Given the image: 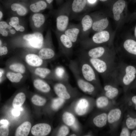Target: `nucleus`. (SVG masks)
I'll use <instances>...</instances> for the list:
<instances>
[{"label": "nucleus", "instance_id": "nucleus-1", "mask_svg": "<svg viewBox=\"0 0 136 136\" xmlns=\"http://www.w3.org/2000/svg\"><path fill=\"white\" fill-rule=\"evenodd\" d=\"M44 41L43 34L40 32H36L13 37L10 40L9 43L13 49L22 48L27 51L37 53L43 46Z\"/></svg>", "mask_w": 136, "mask_h": 136}, {"label": "nucleus", "instance_id": "nucleus-2", "mask_svg": "<svg viewBox=\"0 0 136 136\" xmlns=\"http://www.w3.org/2000/svg\"><path fill=\"white\" fill-rule=\"evenodd\" d=\"M116 70L118 82L125 93L135 79L136 69L133 66L120 62L117 64Z\"/></svg>", "mask_w": 136, "mask_h": 136}, {"label": "nucleus", "instance_id": "nucleus-3", "mask_svg": "<svg viewBox=\"0 0 136 136\" xmlns=\"http://www.w3.org/2000/svg\"><path fill=\"white\" fill-rule=\"evenodd\" d=\"M81 74L87 81L92 83L102 92V86L98 74L90 64L85 59L79 55L78 60Z\"/></svg>", "mask_w": 136, "mask_h": 136}, {"label": "nucleus", "instance_id": "nucleus-4", "mask_svg": "<svg viewBox=\"0 0 136 136\" xmlns=\"http://www.w3.org/2000/svg\"><path fill=\"white\" fill-rule=\"evenodd\" d=\"M80 55L86 60L104 79L114 70L117 65L115 60L90 58L80 54Z\"/></svg>", "mask_w": 136, "mask_h": 136}, {"label": "nucleus", "instance_id": "nucleus-5", "mask_svg": "<svg viewBox=\"0 0 136 136\" xmlns=\"http://www.w3.org/2000/svg\"><path fill=\"white\" fill-rule=\"evenodd\" d=\"M104 79L105 83L101 92L110 99L114 100L120 92V85L117 77L116 68Z\"/></svg>", "mask_w": 136, "mask_h": 136}, {"label": "nucleus", "instance_id": "nucleus-6", "mask_svg": "<svg viewBox=\"0 0 136 136\" xmlns=\"http://www.w3.org/2000/svg\"><path fill=\"white\" fill-rule=\"evenodd\" d=\"M116 53L114 51L101 46L94 47L86 50H82L80 54L88 57L115 60Z\"/></svg>", "mask_w": 136, "mask_h": 136}, {"label": "nucleus", "instance_id": "nucleus-7", "mask_svg": "<svg viewBox=\"0 0 136 136\" xmlns=\"http://www.w3.org/2000/svg\"><path fill=\"white\" fill-rule=\"evenodd\" d=\"M43 59L48 62L53 60L57 57L53 44L51 32H47L43 45L37 53Z\"/></svg>", "mask_w": 136, "mask_h": 136}, {"label": "nucleus", "instance_id": "nucleus-8", "mask_svg": "<svg viewBox=\"0 0 136 136\" xmlns=\"http://www.w3.org/2000/svg\"><path fill=\"white\" fill-rule=\"evenodd\" d=\"M22 50L17 56L26 65L33 67H47L48 62L43 59L37 53Z\"/></svg>", "mask_w": 136, "mask_h": 136}, {"label": "nucleus", "instance_id": "nucleus-9", "mask_svg": "<svg viewBox=\"0 0 136 136\" xmlns=\"http://www.w3.org/2000/svg\"><path fill=\"white\" fill-rule=\"evenodd\" d=\"M5 67L9 70L25 75L29 72L26 64L18 56L10 58L6 61Z\"/></svg>", "mask_w": 136, "mask_h": 136}, {"label": "nucleus", "instance_id": "nucleus-10", "mask_svg": "<svg viewBox=\"0 0 136 136\" xmlns=\"http://www.w3.org/2000/svg\"><path fill=\"white\" fill-rule=\"evenodd\" d=\"M56 34L60 53L65 57H69L72 54L74 43L64 32H57Z\"/></svg>", "mask_w": 136, "mask_h": 136}, {"label": "nucleus", "instance_id": "nucleus-11", "mask_svg": "<svg viewBox=\"0 0 136 136\" xmlns=\"http://www.w3.org/2000/svg\"><path fill=\"white\" fill-rule=\"evenodd\" d=\"M54 91L57 95L65 100L70 99L72 94L76 90L68 83V82H58L53 86Z\"/></svg>", "mask_w": 136, "mask_h": 136}, {"label": "nucleus", "instance_id": "nucleus-12", "mask_svg": "<svg viewBox=\"0 0 136 136\" xmlns=\"http://www.w3.org/2000/svg\"><path fill=\"white\" fill-rule=\"evenodd\" d=\"M123 114L122 110L118 107L112 108L107 113L108 123L112 132L116 129L121 121Z\"/></svg>", "mask_w": 136, "mask_h": 136}, {"label": "nucleus", "instance_id": "nucleus-13", "mask_svg": "<svg viewBox=\"0 0 136 136\" xmlns=\"http://www.w3.org/2000/svg\"><path fill=\"white\" fill-rule=\"evenodd\" d=\"M71 11L68 8L61 9L59 11L56 19L58 32H64L68 27Z\"/></svg>", "mask_w": 136, "mask_h": 136}, {"label": "nucleus", "instance_id": "nucleus-14", "mask_svg": "<svg viewBox=\"0 0 136 136\" xmlns=\"http://www.w3.org/2000/svg\"><path fill=\"white\" fill-rule=\"evenodd\" d=\"M91 100L87 98L83 97L76 101L74 108L76 114L79 116L86 114L90 111L92 106Z\"/></svg>", "mask_w": 136, "mask_h": 136}, {"label": "nucleus", "instance_id": "nucleus-15", "mask_svg": "<svg viewBox=\"0 0 136 136\" xmlns=\"http://www.w3.org/2000/svg\"><path fill=\"white\" fill-rule=\"evenodd\" d=\"M26 65L31 74L43 79L54 80L53 69L45 67H33Z\"/></svg>", "mask_w": 136, "mask_h": 136}, {"label": "nucleus", "instance_id": "nucleus-16", "mask_svg": "<svg viewBox=\"0 0 136 136\" xmlns=\"http://www.w3.org/2000/svg\"><path fill=\"white\" fill-rule=\"evenodd\" d=\"M113 100L102 94L96 99L95 104L98 109L103 110H110L115 104Z\"/></svg>", "mask_w": 136, "mask_h": 136}, {"label": "nucleus", "instance_id": "nucleus-17", "mask_svg": "<svg viewBox=\"0 0 136 136\" xmlns=\"http://www.w3.org/2000/svg\"><path fill=\"white\" fill-rule=\"evenodd\" d=\"M51 129V126L45 123H40L34 125L32 128L31 132L36 136H44L48 135Z\"/></svg>", "mask_w": 136, "mask_h": 136}, {"label": "nucleus", "instance_id": "nucleus-18", "mask_svg": "<svg viewBox=\"0 0 136 136\" xmlns=\"http://www.w3.org/2000/svg\"><path fill=\"white\" fill-rule=\"evenodd\" d=\"M33 78V83L34 87L37 90L44 93H48L51 90L49 84L44 79L31 74Z\"/></svg>", "mask_w": 136, "mask_h": 136}, {"label": "nucleus", "instance_id": "nucleus-19", "mask_svg": "<svg viewBox=\"0 0 136 136\" xmlns=\"http://www.w3.org/2000/svg\"><path fill=\"white\" fill-rule=\"evenodd\" d=\"M54 80L59 82H68L69 77L66 70L61 65H58L53 69Z\"/></svg>", "mask_w": 136, "mask_h": 136}, {"label": "nucleus", "instance_id": "nucleus-20", "mask_svg": "<svg viewBox=\"0 0 136 136\" xmlns=\"http://www.w3.org/2000/svg\"><path fill=\"white\" fill-rule=\"evenodd\" d=\"M127 110L124 124L130 130L136 129V111Z\"/></svg>", "mask_w": 136, "mask_h": 136}, {"label": "nucleus", "instance_id": "nucleus-21", "mask_svg": "<svg viewBox=\"0 0 136 136\" xmlns=\"http://www.w3.org/2000/svg\"><path fill=\"white\" fill-rule=\"evenodd\" d=\"M16 1L15 0L9 2L11 9L13 11L16 12L19 16H22L25 15L28 12L26 4L24 3Z\"/></svg>", "mask_w": 136, "mask_h": 136}, {"label": "nucleus", "instance_id": "nucleus-22", "mask_svg": "<svg viewBox=\"0 0 136 136\" xmlns=\"http://www.w3.org/2000/svg\"><path fill=\"white\" fill-rule=\"evenodd\" d=\"M110 39V35L109 32L107 31H102L95 33L90 42L94 44H100L107 42Z\"/></svg>", "mask_w": 136, "mask_h": 136}, {"label": "nucleus", "instance_id": "nucleus-23", "mask_svg": "<svg viewBox=\"0 0 136 136\" xmlns=\"http://www.w3.org/2000/svg\"><path fill=\"white\" fill-rule=\"evenodd\" d=\"M81 30V26L73 25L68 27L64 33L71 40L73 43L77 41Z\"/></svg>", "mask_w": 136, "mask_h": 136}, {"label": "nucleus", "instance_id": "nucleus-24", "mask_svg": "<svg viewBox=\"0 0 136 136\" xmlns=\"http://www.w3.org/2000/svg\"><path fill=\"white\" fill-rule=\"evenodd\" d=\"M47 7L48 4L44 0H32L29 5V9L34 13H39Z\"/></svg>", "mask_w": 136, "mask_h": 136}, {"label": "nucleus", "instance_id": "nucleus-25", "mask_svg": "<svg viewBox=\"0 0 136 136\" xmlns=\"http://www.w3.org/2000/svg\"><path fill=\"white\" fill-rule=\"evenodd\" d=\"M92 121L94 125L97 128L105 127L108 123L107 113L104 112L98 114L93 118Z\"/></svg>", "mask_w": 136, "mask_h": 136}, {"label": "nucleus", "instance_id": "nucleus-26", "mask_svg": "<svg viewBox=\"0 0 136 136\" xmlns=\"http://www.w3.org/2000/svg\"><path fill=\"white\" fill-rule=\"evenodd\" d=\"M93 22L91 17L86 15L82 18L81 22V30L80 36L82 38L84 33L90 29L92 26Z\"/></svg>", "mask_w": 136, "mask_h": 136}, {"label": "nucleus", "instance_id": "nucleus-27", "mask_svg": "<svg viewBox=\"0 0 136 136\" xmlns=\"http://www.w3.org/2000/svg\"><path fill=\"white\" fill-rule=\"evenodd\" d=\"M125 6V3L124 0H119L114 4L113 12L114 17L116 21L119 20L120 18V15L123 12Z\"/></svg>", "mask_w": 136, "mask_h": 136}, {"label": "nucleus", "instance_id": "nucleus-28", "mask_svg": "<svg viewBox=\"0 0 136 136\" xmlns=\"http://www.w3.org/2000/svg\"><path fill=\"white\" fill-rule=\"evenodd\" d=\"M125 93L124 101L126 109L136 111V95Z\"/></svg>", "mask_w": 136, "mask_h": 136}, {"label": "nucleus", "instance_id": "nucleus-29", "mask_svg": "<svg viewBox=\"0 0 136 136\" xmlns=\"http://www.w3.org/2000/svg\"><path fill=\"white\" fill-rule=\"evenodd\" d=\"M31 124L28 121H26L20 125L17 129L15 135L16 136H27L29 132Z\"/></svg>", "mask_w": 136, "mask_h": 136}, {"label": "nucleus", "instance_id": "nucleus-30", "mask_svg": "<svg viewBox=\"0 0 136 136\" xmlns=\"http://www.w3.org/2000/svg\"><path fill=\"white\" fill-rule=\"evenodd\" d=\"M45 17L43 14L39 13H35L32 16L31 21L34 27L37 28L41 27L45 21Z\"/></svg>", "mask_w": 136, "mask_h": 136}, {"label": "nucleus", "instance_id": "nucleus-31", "mask_svg": "<svg viewBox=\"0 0 136 136\" xmlns=\"http://www.w3.org/2000/svg\"><path fill=\"white\" fill-rule=\"evenodd\" d=\"M25 75L22 73L13 72L6 69V77L12 83H17L20 82Z\"/></svg>", "mask_w": 136, "mask_h": 136}, {"label": "nucleus", "instance_id": "nucleus-32", "mask_svg": "<svg viewBox=\"0 0 136 136\" xmlns=\"http://www.w3.org/2000/svg\"><path fill=\"white\" fill-rule=\"evenodd\" d=\"M123 47L125 51L129 53L136 55V41L130 39L125 41L123 44Z\"/></svg>", "mask_w": 136, "mask_h": 136}, {"label": "nucleus", "instance_id": "nucleus-33", "mask_svg": "<svg viewBox=\"0 0 136 136\" xmlns=\"http://www.w3.org/2000/svg\"><path fill=\"white\" fill-rule=\"evenodd\" d=\"M62 120L65 125L71 127L76 122V118L72 113L68 111L64 112L62 115Z\"/></svg>", "mask_w": 136, "mask_h": 136}, {"label": "nucleus", "instance_id": "nucleus-34", "mask_svg": "<svg viewBox=\"0 0 136 136\" xmlns=\"http://www.w3.org/2000/svg\"><path fill=\"white\" fill-rule=\"evenodd\" d=\"M86 3V0H74L71 6L72 12L75 13L82 12L85 8Z\"/></svg>", "mask_w": 136, "mask_h": 136}, {"label": "nucleus", "instance_id": "nucleus-35", "mask_svg": "<svg viewBox=\"0 0 136 136\" xmlns=\"http://www.w3.org/2000/svg\"><path fill=\"white\" fill-rule=\"evenodd\" d=\"M109 24V21L107 19L104 18L95 21L93 23L92 27L94 31L99 32L106 28Z\"/></svg>", "mask_w": 136, "mask_h": 136}, {"label": "nucleus", "instance_id": "nucleus-36", "mask_svg": "<svg viewBox=\"0 0 136 136\" xmlns=\"http://www.w3.org/2000/svg\"><path fill=\"white\" fill-rule=\"evenodd\" d=\"M8 23L16 31L21 32L24 31L25 29L24 27L22 25L19 24V19L17 16L11 17Z\"/></svg>", "mask_w": 136, "mask_h": 136}, {"label": "nucleus", "instance_id": "nucleus-37", "mask_svg": "<svg viewBox=\"0 0 136 136\" xmlns=\"http://www.w3.org/2000/svg\"><path fill=\"white\" fill-rule=\"evenodd\" d=\"M25 100V96L23 92L18 93L14 98L12 103V106L14 108L21 107Z\"/></svg>", "mask_w": 136, "mask_h": 136}, {"label": "nucleus", "instance_id": "nucleus-38", "mask_svg": "<svg viewBox=\"0 0 136 136\" xmlns=\"http://www.w3.org/2000/svg\"><path fill=\"white\" fill-rule=\"evenodd\" d=\"M65 100L59 97L54 98L52 101V108L54 110H58L64 104Z\"/></svg>", "mask_w": 136, "mask_h": 136}, {"label": "nucleus", "instance_id": "nucleus-39", "mask_svg": "<svg viewBox=\"0 0 136 136\" xmlns=\"http://www.w3.org/2000/svg\"><path fill=\"white\" fill-rule=\"evenodd\" d=\"M31 101L34 105L39 106L44 105L46 102L45 98L37 95H35L32 96Z\"/></svg>", "mask_w": 136, "mask_h": 136}, {"label": "nucleus", "instance_id": "nucleus-40", "mask_svg": "<svg viewBox=\"0 0 136 136\" xmlns=\"http://www.w3.org/2000/svg\"><path fill=\"white\" fill-rule=\"evenodd\" d=\"M10 52L9 47L7 44L5 43L1 39L0 40V56L3 57L8 54Z\"/></svg>", "mask_w": 136, "mask_h": 136}, {"label": "nucleus", "instance_id": "nucleus-41", "mask_svg": "<svg viewBox=\"0 0 136 136\" xmlns=\"http://www.w3.org/2000/svg\"><path fill=\"white\" fill-rule=\"evenodd\" d=\"M68 126L65 125H62L58 130L57 135L65 136L67 135L70 132V129Z\"/></svg>", "mask_w": 136, "mask_h": 136}, {"label": "nucleus", "instance_id": "nucleus-42", "mask_svg": "<svg viewBox=\"0 0 136 136\" xmlns=\"http://www.w3.org/2000/svg\"><path fill=\"white\" fill-rule=\"evenodd\" d=\"M131 130L124 123L119 134L120 136H130Z\"/></svg>", "mask_w": 136, "mask_h": 136}, {"label": "nucleus", "instance_id": "nucleus-43", "mask_svg": "<svg viewBox=\"0 0 136 136\" xmlns=\"http://www.w3.org/2000/svg\"><path fill=\"white\" fill-rule=\"evenodd\" d=\"M9 129L8 125H3L0 126V136H6L8 135Z\"/></svg>", "mask_w": 136, "mask_h": 136}, {"label": "nucleus", "instance_id": "nucleus-44", "mask_svg": "<svg viewBox=\"0 0 136 136\" xmlns=\"http://www.w3.org/2000/svg\"><path fill=\"white\" fill-rule=\"evenodd\" d=\"M6 68H1L0 69V83L5 77H6ZM7 78V77H6Z\"/></svg>", "mask_w": 136, "mask_h": 136}, {"label": "nucleus", "instance_id": "nucleus-45", "mask_svg": "<svg viewBox=\"0 0 136 136\" xmlns=\"http://www.w3.org/2000/svg\"><path fill=\"white\" fill-rule=\"evenodd\" d=\"M12 111L13 115L15 116H18L20 114V111L17 108H14Z\"/></svg>", "mask_w": 136, "mask_h": 136}, {"label": "nucleus", "instance_id": "nucleus-46", "mask_svg": "<svg viewBox=\"0 0 136 136\" xmlns=\"http://www.w3.org/2000/svg\"><path fill=\"white\" fill-rule=\"evenodd\" d=\"M71 127L73 130L75 131H77L79 127V125L77 121Z\"/></svg>", "mask_w": 136, "mask_h": 136}, {"label": "nucleus", "instance_id": "nucleus-47", "mask_svg": "<svg viewBox=\"0 0 136 136\" xmlns=\"http://www.w3.org/2000/svg\"><path fill=\"white\" fill-rule=\"evenodd\" d=\"M0 124L3 125H8L9 124V122L8 121L6 120L3 119L0 120Z\"/></svg>", "mask_w": 136, "mask_h": 136}, {"label": "nucleus", "instance_id": "nucleus-48", "mask_svg": "<svg viewBox=\"0 0 136 136\" xmlns=\"http://www.w3.org/2000/svg\"><path fill=\"white\" fill-rule=\"evenodd\" d=\"M16 30L14 28H12L9 30V33L10 35H15L16 33Z\"/></svg>", "mask_w": 136, "mask_h": 136}, {"label": "nucleus", "instance_id": "nucleus-49", "mask_svg": "<svg viewBox=\"0 0 136 136\" xmlns=\"http://www.w3.org/2000/svg\"><path fill=\"white\" fill-rule=\"evenodd\" d=\"M131 136H136V129L131 130Z\"/></svg>", "mask_w": 136, "mask_h": 136}, {"label": "nucleus", "instance_id": "nucleus-50", "mask_svg": "<svg viewBox=\"0 0 136 136\" xmlns=\"http://www.w3.org/2000/svg\"><path fill=\"white\" fill-rule=\"evenodd\" d=\"M96 0H88V2L90 4H93L95 3Z\"/></svg>", "mask_w": 136, "mask_h": 136}, {"label": "nucleus", "instance_id": "nucleus-51", "mask_svg": "<svg viewBox=\"0 0 136 136\" xmlns=\"http://www.w3.org/2000/svg\"><path fill=\"white\" fill-rule=\"evenodd\" d=\"M49 4H51L53 2V0H45Z\"/></svg>", "mask_w": 136, "mask_h": 136}, {"label": "nucleus", "instance_id": "nucleus-52", "mask_svg": "<svg viewBox=\"0 0 136 136\" xmlns=\"http://www.w3.org/2000/svg\"><path fill=\"white\" fill-rule=\"evenodd\" d=\"M3 16V13L2 11H0V21L2 20Z\"/></svg>", "mask_w": 136, "mask_h": 136}, {"label": "nucleus", "instance_id": "nucleus-53", "mask_svg": "<svg viewBox=\"0 0 136 136\" xmlns=\"http://www.w3.org/2000/svg\"><path fill=\"white\" fill-rule=\"evenodd\" d=\"M135 82L136 83V82ZM132 85H130V86L129 89L128 90H129V89H131V88H133L134 87H136V84H132Z\"/></svg>", "mask_w": 136, "mask_h": 136}, {"label": "nucleus", "instance_id": "nucleus-54", "mask_svg": "<svg viewBox=\"0 0 136 136\" xmlns=\"http://www.w3.org/2000/svg\"><path fill=\"white\" fill-rule=\"evenodd\" d=\"M134 35L135 37L136 38V26L134 30Z\"/></svg>", "mask_w": 136, "mask_h": 136}, {"label": "nucleus", "instance_id": "nucleus-55", "mask_svg": "<svg viewBox=\"0 0 136 136\" xmlns=\"http://www.w3.org/2000/svg\"><path fill=\"white\" fill-rule=\"evenodd\" d=\"M70 136H76V135L74 133H73L72 134H71L70 135Z\"/></svg>", "mask_w": 136, "mask_h": 136}, {"label": "nucleus", "instance_id": "nucleus-56", "mask_svg": "<svg viewBox=\"0 0 136 136\" xmlns=\"http://www.w3.org/2000/svg\"><path fill=\"white\" fill-rule=\"evenodd\" d=\"M99 0L101 1L104 2V1H106L107 0Z\"/></svg>", "mask_w": 136, "mask_h": 136}, {"label": "nucleus", "instance_id": "nucleus-57", "mask_svg": "<svg viewBox=\"0 0 136 136\" xmlns=\"http://www.w3.org/2000/svg\"><path fill=\"white\" fill-rule=\"evenodd\" d=\"M15 0H10V1L9 2H12V1H15Z\"/></svg>", "mask_w": 136, "mask_h": 136}]
</instances>
